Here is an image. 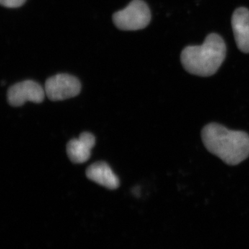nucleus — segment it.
Segmentation results:
<instances>
[{"label":"nucleus","mask_w":249,"mask_h":249,"mask_svg":"<svg viewBox=\"0 0 249 249\" xmlns=\"http://www.w3.org/2000/svg\"><path fill=\"white\" fill-rule=\"evenodd\" d=\"M201 139L208 151L228 165L240 164L249 157V135L243 131L211 123L201 130Z\"/></svg>","instance_id":"obj_1"},{"label":"nucleus","mask_w":249,"mask_h":249,"mask_svg":"<svg viewBox=\"0 0 249 249\" xmlns=\"http://www.w3.org/2000/svg\"><path fill=\"white\" fill-rule=\"evenodd\" d=\"M227 55V46L220 36L211 34L200 46H188L183 49L181 62L191 74L201 77L214 75Z\"/></svg>","instance_id":"obj_2"},{"label":"nucleus","mask_w":249,"mask_h":249,"mask_svg":"<svg viewBox=\"0 0 249 249\" xmlns=\"http://www.w3.org/2000/svg\"><path fill=\"white\" fill-rule=\"evenodd\" d=\"M113 22L122 31H137L145 29L151 20L148 6L142 0H132L127 7L112 16Z\"/></svg>","instance_id":"obj_3"},{"label":"nucleus","mask_w":249,"mask_h":249,"mask_svg":"<svg viewBox=\"0 0 249 249\" xmlns=\"http://www.w3.org/2000/svg\"><path fill=\"white\" fill-rule=\"evenodd\" d=\"M45 91L51 101H63L78 96L81 91V83L76 77L58 73L46 80Z\"/></svg>","instance_id":"obj_4"},{"label":"nucleus","mask_w":249,"mask_h":249,"mask_svg":"<svg viewBox=\"0 0 249 249\" xmlns=\"http://www.w3.org/2000/svg\"><path fill=\"white\" fill-rule=\"evenodd\" d=\"M46 95L45 89L37 82L27 80L10 87L7 91L9 104L14 107L22 106L27 101L40 103Z\"/></svg>","instance_id":"obj_5"},{"label":"nucleus","mask_w":249,"mask_h":249,"mask_svg":"<svg viewBox=\"0 0 249 249\" xmlns=\"http://www.w3.org/2000/svg\"><path fill=\"white\" fill-rule=\"evenodd\" d=\"M232 31L237 48L245 53H249V10L238 8L232 16Z\"/></svg>","instance_id":"obj_6"},{"label":"nucleus","mask_w":249,"mask_h":249,"mask_svg":"<svg viewBox=\"0 0 249 249\" xmlns=\"http://www.w3.org/2000/svg\"><path fill=\"white\" fill-rule=\"evenodd\" d=\"M96 139L90 132H83L79 138L71 139L67 145V153L71 162L83 163L89 160Z\"/></svg>","instance_id":"obj_7"},{"label":"nucleus","mask_w":249,"mask_h":249,"mask_svg":"<svg viewBox=\"0 0 249 249\" xmlns=\"http://www.w3.org/2000/svg\"><path fill=\"white\" fill-rule=\"evenodd\" d=\"M87 178L95 183L110 190H115L120 186V181L110 166L106 162L93 163L86 170Z\"/></svg>","instance_id":"obj_8"},{"label":"nucleus","mask_w":249,"mask_h":249,"mask_svg":"<svg viewBox=\"0 0 249 249\" xmlns=\"http://www.w3.org/2000/svg\"><path fill=\"white\" fill-rule=\"evenodd\" d=\"M27 0H0V4L4 7L16 9L23 6Z\"/></svg>","instance_id":"obj_9"}]
</instances>
